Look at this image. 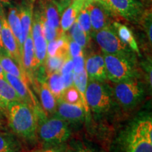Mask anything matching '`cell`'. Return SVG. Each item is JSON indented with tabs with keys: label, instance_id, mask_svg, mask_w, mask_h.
Instances as JSON below:
<instances>
[{
	"label": "cell",
	"instance_id": "cell-1",
	"mask_svg": "<svg viewBox=\"0 0 152 152\" xmlns=\"http://www.w3.org/2000/svg\"><path fill=\"white\" fill-rule=\"evenodd\" d=\"M121 152H152L151 113H139L118 136Z\"/></svg>",
	"mask_w": 152,
	"mask_h": 152
},
{
	"label": "cell",
	"instance_id": "cell-6",
	"mask_svg": "<svg viewBox=\"0 0 152 152\" xmlns=\"http://www.w3.org/2000/svg\"><path fill=\"white\" fill-rule=\"evenodd\" d=\"M146 85L140 78L115 83L113 92L119 107L125 111L135 109L146 96Z\"/></svg>",
	"mask_w": 152,
	"mask_h": 152
},
{
	"label": "cell",
	"instance_id": "cell-24",
	"mask_svg": "<svg viewBox=\"0 0 152 152\" xmlns=\"http://www.w3.org/2000/svg\"><path fill=\"white\" fill-rule=\"evenodd\" d=\"M0 64L5 73L16 76L28 83V77L25 71L8 55H0Z\"/></svg>",
	"mask_w": 152,
	"mask_h": 152
},
{
	"label": "cell",
	"instance_id": "cell-43",
	"mask_svg": "<svg viewBox=\"0 0 152 152\" xmlns=\"http://www.w3.org/2000/svg\"><path fill=\"white\" fill-rule=\"evenodd\" d=\"M0 78H4V71L1 64H0Z\"/></svg>",
	"mask_w": 152,
	"mask_h": 152
},
{
	"label": "cell",
	"instance_id": "cell-38",
	"mask_svg": "<svg viewBox=\"0 0 152 152\" xmlns=\"http://www.w3.org/2000/svg\"><path fill=\"white\" fill-rule=\"evenodd\" d=\"M143 68L146 71V79L147 81V85L150 88V90H151L152 83H151V60L147 61L144 62L143 65Z\"/></svg>",
	"mask_w": 152,
	"mask_h": 152
},
{
	"label": "cell",
	"instance_id": "cell-9",
	"mask_svg": "<svg viewBox=\"0 0 152 152\" xmlns=\"http://www.w3.org/2000/svg\"><path fill=\"white\" fill-rule=\"evenodd\" d=\"M0 18L1 21V41H2L4 47L8 56H10L13 60H14L23 70L22 65L21 54H20L18 43L9 27V25L6 18L4 9L0 10Z\"/></svg>",
	"mask_w": 152,
	"mask_h": 152
},
{
	"label": "cell",
	"instance_id": "cell-25",
	"mask_svg": "<svg viewBox=\"0 0 152 152\" xmlns=\"http://www.w3.org/2000/svg\"><path fill=\"white\" fill-rule=\"evenodd\" d=\"M87 83H88V77H87L85 68L84 71L80 72V73H74L73 86L77 89L79 94H80L83 107H84L85 114H86V118L90 117V111L89 109L86 97H85V91H86Z\"/></svg>",
	"mask_w": 152,
	"mask_h": 152
},
{
	"label": "cell",
	"instance_id": "cell-37",
	"mask_svg": "<svg viewBox=\"0 0 152 152\" xmlns=\"http://www.w3.org/2000/svg\"><path fill=\"white\" fill-rule=\"evenodd\" d=\"M73 72V62L71 57H68L64 61V64L61 68L60 73L61 75H65L69 73Z\"/></svg>",
	"mask_w": 152,
	"mask_h": 152
},
{
	"label": "cell",
	"instance_id": "cell-42",
	"mask_svg": "<svg viewBox=\"0 0 152 152\" xmlns=\"http://www.w3.org/2000/svg\"><path fill=\"white\" fill-rule=\"evenodd\" d=\"M2 111L0 109V130L4 129V119Z\"/></svg>",
	"mask_w": 152,
	"mask_h": 152
},
{
	"label": "cell",
	"instance_id": "cell-16",
	"mask_svg": "<svg viewBox=\"0 0 152 152\" xmlns=\"http://www.w3.org/2000/svg\"><path fill=\"white\" fill-rule=\"evenodd\" d=\"M34 2L35 0H22L18 9L22 29V45L31 30Z\"/></svg>",
	"mask_w": 152,
	"mask_h": 152
},
{
	"label": "cell",
	"instance_id": "cell-15",
	"mask_svg": "<svg viewBox=\"0 0 152 152\" xmlns=\"http://www.w3.org/2000/svg\"><path fill=\"white\" fill-rule=\"evenodd\" d=\"M4 79L14 89V90L16 91V94H18L21 102L32 106L35 109V110L39 109L37 108L35 99H34L33 96H32L31 92H30L29 88H28L27 83L23 81L21 79L18 78L16 76L5 73V72Z\"/></svg>",
	"mask_w": 152,
	"mask_h": 152
},
{
	"label": "cell",
	"instance_id": "cell-28",
	"mask_svg": "<svg viewBox=\"0 0 152 152\" xmlns=\"http://www.w3.org/2000/svg\"><path fill=\"white\" fill-rule=\"evenodd\" d=\"M86 1H85V5L80 11L78 15H77V18H76V22L79 24L80 28L84 30V32L87 34L89 37L92 35V26H91L90 17L89 14V11L87 10L86 7Z\"/></svg>",
	"mask_w": 152,
	"mask_h": 152
},
{
	"label": "cell",
	"instance_id": "cell-13",
	"mask_svg": "<svg viewBox=\"0 0 152 152\" xmlns=\"http://www.w3.org/2000/svg\"><path fill=\"white\" fill-rule=\"evenodd\" d=\"M85 68L90 80L106 82L107 80L105 63L102 55L90 54L85 59Z\"/></svg>",
	"mask_w": 152,
	"mask_h": 152
},
{
	"label": "cell",
	"instance_id": "cell-41",
	"mask_svg": "<svg viewBox=\"0 0 152 152\" xmlns=\"http://www.w3.org/2000/svg\"><path fill=\"white\" fill-rule=\"evenodd\" d=\"M13 0H0V10L5 7H11Z\"/></svg>",
	"mask_w": 152,
	"mask_h": 152
},
{
	"label": "cell",
	"instance_id": "cell-18",
	"mask_svg": "<svg viewBox=\"0 0 152 152\" xmlns=\"http://www.w3.org/2000/svg\"><path fill=\"white\" fill-rule=\"evenodd\" d=\"M69 36L62 33L54 40L47 42V56H59L66 59L71 57L68 52Z\"/></svg>",
	"mask_w": 152,
	"mask_h": 152
},
{
	"label": "cell",
	"instance_id": "cell-35",
	"mask_svg": "<svg viewBox=\"0 0 152 152\" xmlns=\"http://www.w3.org/2000/svg\"><path fill=\"white\" fill-rule=\"evenodd\" d=\"M66 150L67 144L65 143L53 147H42L40 149L32 150L28 152H66Z\"/></svg>",
	"mask_w": 152,
	"mask_h": 152
},
{
	"label": "cell",
	"instance_id": "cell-20",
	"mask_svg": "<svg viewBox=\"0 0 152 152\" xmlns=\"http://www.w3.org/2000/svg\"><path fill=\"white\" fill-rule=\"evenodd\" d=\"M0 152H23L20 139L13 132L0 130Z\"/></svg>",
	"mask_w": 152,
	"mask_h": 152
},
{
	"label": "cell",
	"instance_id": "cell-8",
	"mask_svg": "<svg viewBox=\"0 0 152 152\" xmlns=\"http://www.w3.org/2000/svg\"><path fill=\"white\" fill-rule=\"evenodd\" d=\"M102 4L111 14L134 23L141 21L144 14L143 6L139 0H102Z\"/></svg>",
	"mask_w": 152,
	"mask_h": 152
},
{
	"label": "cell",
	"instance_id": "cell-4",
	"mask_svg": "<svg viewBox=\"0 0 152 152\" xmlns=\"http://www.w3.org/2000/svg\"><path fill=\"white\" fill-rule=\"evenodd\" d=\"M85 97L90 111L99 118L111 115L120 108L114 96L113 88L105 82L88 80Z\"/></svg>",
	"mask_w": 152,
	"mask_h": 152
},
{
	"label": "cell",
	"instance_id": "cell-19",
	"mask_svg": "<svg viewBox=\"0 0 152 152\" xmlns=\"http://www.w3.org/2000/svg\"><path fill=\"white\" fill-rule=\"evenodd\" d=\"M111 27L113 28L115 34L121 41L123 42L128 47H130L134 53H137L139 55L140 54L135 38L133 35L132 30L128 26L121 23L115 21L111 24Z\"/></svg>",
	"mask_w": 152,
	"mask_h": 152
},
{
	"label": "cell",
	"instance_id": "cell-22",
	"mask_svg": "<svg viewBox=\"0 0 152 152\" xmlns=\"http://www.w3.org/2000/svg\"><path fill=\"white\" fill-rule=\"evenodd\" d=\"M14 101H20L16 91L4 78H0V109L6 111L9 104Z\"/></svg>",
	"mask_w": 152,
	"mask_h": 152
},
{
	"label": "cell",
	"instance_id": "cell-26",
	"mask_svg": "<svg viewBox=\"0 0 152 152\" xmlns=\"http://www.w3.org/2000/svg\"><path fill=\"white\" fill-rule=\"evenodd\" d=\"M46 82L49 90L54 94L56 101L61 99L66 88L60 72H54L47 74Z\"/></svg>",
	"mask_w": 152,
	"mask_h": 152
},
{
	"label": "cell",
	"instance_id": "cell-14",
	"mask_svg": "<svg viewBox=\"0 0 152 152\" xmlns=\"http://www.w3.org/2000/svg\"><path fill=\"white\" fill-rule=\"evenodd\" d=\"M22 65L25 73L27 74V77H33V74L37 72L36 68L35 51H34V45L33 37L31 35V30L29 35L26 37L23 45L21 53Z\"/></svg>",
	"mask_w": 152,
	"mask_h": 152
},
{
	"label": "cell",
	"instance_id": "cell-31",
	"mask_svg": "<svg viewBox=\"0 0 152 152\" xmlns=\"http://www.w3.org/2000/svg\"><path fill=\"white\" fill-rule=\"evenodd\" d=\"M61 99L67 102V103L77 104V105H80L83 107L80 94H79L78 91L74 86L66 89Z\"/></svg>",
	"mask_w": 152,
	"mask_h": 152
},
{
	"label": "cell",
	"instance_id": "cell-33",
	"mask_svg": "<svg viewBox=\"0 0 152 152\" xmlns=\"http://www.w3.org/2000/svg\"><path fill=\"white\" fill-rule=\"evenodd\" d=\"M68 52H69V55L71 58H74V57L80 56V55L84 54L83 47L73 40L70 37L69 42H68Z\"/></svg>",
	"mask_w": 152,
	"mask_h": 152
},
{
	"label": "cell",
	"instance_id": "cell-11",
	"mask_svg": "<svg viewBox=\"0 0 152 152\" xmlns=\"http://www.w3.org/2000/svg\"><path fill=\"white\" fill-rule=\"evenodd\" d=\"M86 7L90 14L92 32L99 31L106 26H111L110 16L111 13L102 3L87 0Z\"/></svg>",
	"mask_w": 152,
	"mask_h": 152
},
{
	"label": "cell",
	"instance_id": "cell-36",
	"mask_svg": "<svg viewBox=\"0 0 152 152\" xmlns=\"http://www.w3.org/2000/svg\"><path fill=\"white\" fill-rule=\"evenodd\" d=\"M73 62V73H78L85 70V58L84 54L72 58Z\"/></svg>",
	"mask_w": 152,
	"mask_h": 152
},
{
	"label": "cell",
	"instance_id": "cell-30",
	"mask_svg": "<svg viewBox=\"0 0 152 152\" xmlns=\"http://www.w3.org/2000/svg\"><path fill=\"white\" fill-rule=\"evenodd\" d=\"M65 60V58L59 56H47L45 64H44L45 70H46V73L48 74L54 73V72H60L61 68Z\"/></svg>",
	"mask_w": 152,
	"mask_h": 152
},
{
	"label": "cell",
	"instance_id": "cell-12",
	"mask_svg": "<svg viewBox=\"0 0 152 152\" xmlns=\"http://www.w3.org/2000/svg\"><path fill=\"white\" fill-rule=\"evenodd\" d=\"M67 7L66 3L58 2L57 0H40L39 11L43 18L58 33H63L60 28L61 14Z\"/></svg>",
	"mask_w": 152,
	"mask_h": 152
},
{
	"label": "cell",
	"instance_id": "cell-23",
	"mask_svg": "<svg viewBox=\"0 0 152 152\" xmlns=\"http://www.w3.org/2000/svg\"><path fill=\"white\" fill-rule=\"evenodd\" d=\"M7 22L9 25L11 31L13 32L18 43L20 54L22 53V29L20 24V17L18 14V9L16 7H9L8 16H7Z\"/></svg>",
	"mask_w": 152,
	"mask_h": 152
},
{
	"label": "cell",
	"instance_id": "cell-5",
	"mask_svg": "<svg viewBox=\"0 0 152 152\" xmlns=\"http://www.w3.org/2000/svg\"><path fill=\"white\" fill-rule=\"evenodd\" d=\"M107 79L113 83L140 78L136 56L103 54Z\"/></svg>",
	"mask_w": 152,
	"mask_h": 152
},
{
	"label": "cell",
	"instance_id": "cell-2",
	"mask_svg": "<svg viewBox=\"0 0 152 152\" xmlns=\"http://www.w3.org/2000/svg\"><path fill=\"white\" fill-rule=\"evenodd\" d=\"M6 111L14 134L30 143L37 140V119L34 108L21 101H14L9 104Z\"/></svg>",
	"mask_w": 152,
	"mask_h": 152
},
{
	"label": "cell",
	"instance_id": "cell-3",
	"mask_svg": "<svg viewBox=\"0 0 152 152\" xmlns=\"http://www.w3.org/2000/svg\"><path fill=\"white\" fill-rule=\"evenodd\" d=\"M37 119V137L43 147H53L65 144L72 134L69 123L53 115L47 118L40 109L35 110Z\"/></svg>",
	"mask_w": 152,
	"mask_h": 152
},
{
	"label": "cell",
	"instance_id": "cell-29",
	"mask_svg": "<svg viewBox=\"0 0 152 152\" xmlns=\"http://www.w3.org/2000/svg\"><path fill=\"white\" fill-rule=\"evenodd\" d=\"M66 152H104L92 144L82 141H75L71 144H67Z\"/></svg>",
	"mask_w": 152,
	"mask_h": 152
},
{
	"label": "cell",
	"instance_id": "cell-17",
	"mask_svg": "<svg viewBox=\"0 0 152 152\" xmlns=\"http://www.w3.org/2000/svg\"><path fill=\"white\" fill-rule=\"evenodd\" d=\"M86 0H73L67 7L60 18V28L63 33H66L76 21L77 15L85 5Z\"/></svg>",
	"mask_w": 152,
	"mask_h": 152
},
{
	"label": "cell",
	"instance_id": "cell-27",
	"mask_svg": "<svg viewBox=\"0 0 152 152\" xmlns=\"http://www.w3.org/2000/svg\"><path fill=\"white\" fill-rule=\"evenodd\" d=\"M68 30H70L69 37L73 40L80 45L83 48H85L87 46L90 37L85 33L84 30L82 29L77 22L74 23Z\"/></svg>",
	"mask_w": 152,
	"mask_h": 152
},
{
	"label": "cell",
	"instance_id": "cell-39",
	"mask_svg": "<svg viewBox=\"0 0 152 152\" xmlns=\"http://www.w3.org/2000/svg\"><path fill=\"white\" fill-rule=\"evenodd\" d=\"M63 81H64V86L65 88L67 89L68 87L73 86V80H74V73L71 72L65 75H61Z\"/></svg>",
	"mask_w": 152,
	"mask_h": 152
},
{
	"label": "cell",
	"instance_id": "cell-7",
	"mask_svg": "<svg viewBox=\"0 0 152 152\" xmlns=\"http://www.w3.org/2000/svg\"><path fill=\"white\" fill-rule=\"evenodd\" d=\"M95 41L100 47L103 54L135 56L134 52L120 39L111 26H106L96 32H92Z\"/></svg>",
	"mask_w": 152,
	"mask_h": 152
},
{
	"label": "cell",
	"instance_id": "cell-32",
	"mask_svg": "<svg viewBox=\"0 0 152 152\" xmlns=\"http://www.w3.org/2000/svg\"><path fill=\"white\" fill-rule=\"evenodd\" d=\"M42 19L44 35H45V39H46L47 42L54 40V39H56V38L60 35V34L62 33H58L54 28L52 27V26L46 21V20L43 18L42 15Z\"/></svg>",
	"mask_w": 152,
	"mask_h": 152
},
{
	"label": "cell",
	"instance_id": "cell-34",
	"mask_svg": "<svg viewBox=\"0 0 152 152\" xmlns=\"http://www.w3.org/2000/svg\"><path fill=\"white\" fill-rule=\"evenodd\" d=\"M142 20H144V27L147 33L148 39H149L150 45H151V12L149 11L145 12L144 11V14L142 16Z\"/></svg>",
	"mask_w": 152,
	"mask_h": 152
},
{
	"label": "cell",
	"instance_id": "cell-40",
	"mask_svg": "<svg viewBox=\"0 0 152 152\" xmlns=\"http://www.w3.org/2000/svg\"><path fill=\"white\" fill-rule=\"evenodd\" d=\"M1 18H0V55H8L7 54V52H6L4 47L2 41H1Z\"/></svg>",
	"mask_w": 152,
	"mask_h": 152
},
{
	"label": "cell",
	"instance_id": "cell-10",
	"mask_svg": "<svg viewBox=\"0 0 152 152\" xmlns=\"http://www.w3.org/2000/svg\"><path fill=\"white\" fill-rule=\"evenodd\" d=\"M54 115L66 121L70 125L81 124L86 118V114L83 106L67 103L61 99L57 100Z\"/></svg>",
	"mask_w": 152,
	"mask_h": 152
},
{
	"label": "cell",
	"instance_id": "cell-21",
	"mask_svg": "<svg viewBox=\"0 0 152 152\" xmlns=\"http://www.w3.org/2000/svg\"><path fill=\"white\" fill-rule=\"evenodd\" d=\"M39 96H40L41 104L43 107V110L47 114H54L56 111L57 101L49 90L47 84L46 80L39 82Z\"/></svg>",
	"mask_w": 152,
	"mask_h": 152
}]
</instances>
